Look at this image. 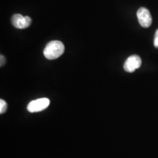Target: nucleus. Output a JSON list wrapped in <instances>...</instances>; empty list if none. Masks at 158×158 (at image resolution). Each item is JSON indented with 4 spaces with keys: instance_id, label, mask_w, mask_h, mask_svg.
<instances>
[{
    "instance_id": "obj_5",
    "label": "nucleus",
    "mask_w": 158,
    "mask_h": 158,
    "mask_svg": "<svg viewBox=\"0 0 158 158\" xmlns=\"http://www.w3.org/2000/svg\"><path fill=\"white\" fill-rule=\"evenodd\" d=\"M12 23L17 29H26L31 23V19L29 16H23L21 14H15L11 19Z\"/></svg>"
},
{
    "instance_id": "obj_1",
    "label": "nucleus",
    "mask_w": 158,
    "mask_h": 158,
    "mask_svg": "<svg viewBox=\"0 0 158 158\" xmlns=\"http://www.w3.org/2000/svg\"><path fill=\"white\" fill-rule=\"evenodd\" d=\"M64 51V45L61 41L53 40L46 45L43 50V54L46 59H56L63 54Z\"/></svg>"
},
{
    "instance_id": "obj_6",
    "label": "nucleus",
    "mask_w": 158,
    "mask_h": 158,
    "mask_svg": "<svg viewBox=\"0 0 158 158\" xmlns=\"http://www.w3.org/2000/svg\"><path fill=\"white\" fill-rule=\"evenodd\" d=\"M7 108V104L5 100H0V113L3 114L5 113Z\"/></svg>"
},
{
    "instance_id": "obj_4",
    "label": "nucleus",
    "mask_w": 158,
    "mask_h": 158,
    "mask_svg": "<svg viewBox=\"0 0 158 158\" xmlns=\"http://www.w3.org/2000/svg\"><path fill=\"white\" fill-rule=\"evenodd\" d=\"M141 57L138 55H132L128 57L124 64V70L127 73H133L141 66Z\"/></svg>"
},
{
    "instance_id": "obj_3",
    "label": "nucleus",
    "mask_w": 158,
    "mask_h": 158,
    "mask_svg": "<svg viewBox=\"0 0 158 158\" xmlns=\"http://www.w3.org/2000/svg\"><path fill=\"white\" fill-rule=\"evenodd\" d=\"M137 17L140 25L143 28H148L152 25V19L149 10L146 7H141L137 11Z\"/></svg>"
},
{
    "instance_id": "obj_8",
    "label": "nucleus",
    "mask_w": 158,
    "mask_h": 158,
    "mask_svg": "<svg viewBox=\"0 0 158 158\" xmlns=\"http://www.w3.org/2000/svg\"><path fill=\"white\" fill-rule=\"evenodd\" d=\"M0 64H1V66H3L5 64V57L2 55H1V63Z\"/></svg>"
},
{
    "instance_id": "obj_2",
    "label": "nucleus",
    "mask_w": 158,
    "mask_h": 158,
    "mask_svg": "<svg viewBox=\"0 0 158 158\" xmlns=\"http://www.w3.org/2000/svg\"><path fill=\"white\" fill-rule=\"evenodd\" d=\"M50 105V100L48 98H40L32 100L28 104L27 110L31 113L39 112L45 110Z\"/></svg>"
},
{
    "instance_id": "obj_7",
    "label": "nucleus",
    "mask_w": 158,
    "mask_h": 158,
    "mask_svg": "<svg viewBox=\"0 0 158 158\" xmlns=\"http://www.w3.org/2000/svg\"><path fill=\"white\" fill-rule=\"evenodd\" d=\"M154 45L155 48H158V29L156 31L155 35V39H154Z\"/></svg>"
}]
</instances>
